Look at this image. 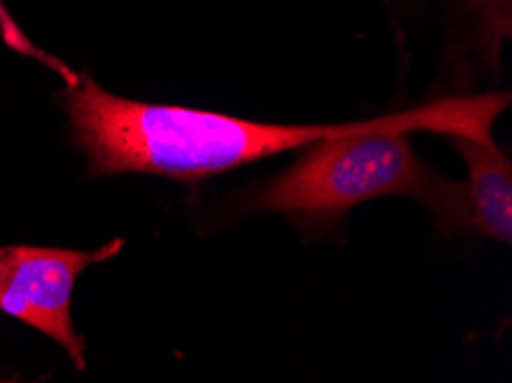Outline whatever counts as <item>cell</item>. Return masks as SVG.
<instances>
[{
    "label": "cell",
    "mask_w": 512,
    "mask_h": 383,
    "mask_svg": "<svg viewBox=\"0 0 512 383\" xmlns=\"http://www.w3.org/2000/svg\"><path fill=\"white\" fill-rule=\"evenodd\" d=\"M510 106L508 92L448 97L432 104L363 120L354 131L308 145V152L251 195L246 214H281L304 230L331 228L368 200L405 195L423 202L441 228L464 230L462 184L448 182L418 159L409 136H492Z\"/></svg>",
    "instance_id": "6da1fadb"
},
{
    "label": "cell",
    "mask_w": 512,
    "mask_h": 383,
    "mask_svg": "<svg viewBox=\"0 0 512 383\" xmlns=\"http://www.w3.org/2000/svg\"><path fill=\"white\" fill-rule=\"evenodd\" d=\"M65 76L60 104L74 143L88 156L90 173L154 175L203 182L226 170L274 154L301 150L317 140L354 131L345 124H269L184 106L122 99L88 76L56 65Z\"/></svg>",
    "instance_id": "7a4b0ae2"
},
{
    "label": "cell",
    "mask_w": 512,
    "mask_h": 383,
    "mask_svg": "<svg viewBox=\"0 0 512 383\" xmlns=\"http://www.w3.org/2000/svg\"><path fill=\"white\" fill-rule=\"evenodd\" d=\"M122 239L95 250L5 246L0 248V312L44 333L85 370V340L72 317L79 278L92 264L120 255Z\"/></svg>",
    "instance_id": "3957f363"
},
{
    "label": "cell",
    "mask_w": 512,
    "mask_h": 383,
    "mask_svg": "<svg viewBox=\"0 0 512 383\" xmlns=\"http://www.w3.org/2000/svg\"><path fill=\"white\" fill-rule=\"evenodd\" d=\"M462 156L469 182L462 184L464 230L494 241H512V166L494 136H441Z\"/></svg>",
    "instance_id": "277c9868"
}]
</instances>
